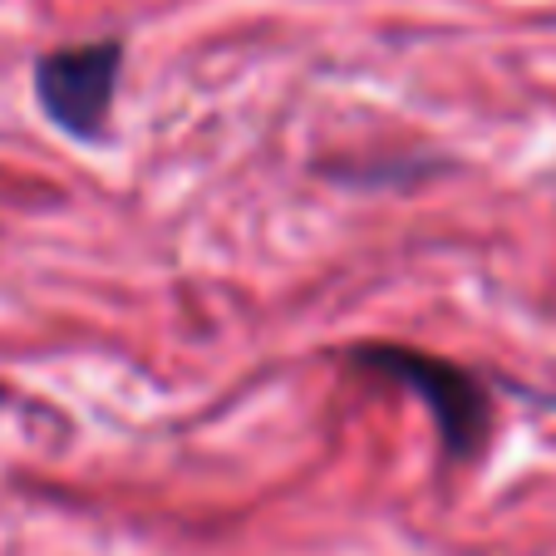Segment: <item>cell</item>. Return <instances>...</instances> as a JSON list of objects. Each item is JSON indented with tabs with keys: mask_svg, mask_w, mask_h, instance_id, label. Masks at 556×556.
Segmentation results:
<instances>
[{
	"mask_svg": "<svg viewBox=\"0 0 556 556\" xmlns=\"http://www.w3.org/2000/svg\"><path fill=\"white\" fill-rule=\"evenodd\" d=\"M345 359L355 369H365V375H384L419 394L424 409L439 424L443 463L483 458L488 433H493V400H488V384L472 369L453 365L443 355H424L414 345H389V340L350 345Z\"/></svg>",
	"mask_w": 556,
	"mask_h": 556,
	"instance_id": "obj_1",
	"label": "cell"
},
{
	"mask_svg": "<svg viewBox=\"0 0 556 556\" xmlns=\"http://www.w3.org/2000/svg\"><path fill=\"white\" fill-rule=\"evenodd\" d=\"M118 70H124V40L104 35L89 45H64L35 60V99L45 118L70 138H99L114 114Z\"/></svg>",
	"mask_w": 556,
	"mask_h": 556,
	"instance_id": "obj_2",
	"label": "cell"
}]
</instances>
